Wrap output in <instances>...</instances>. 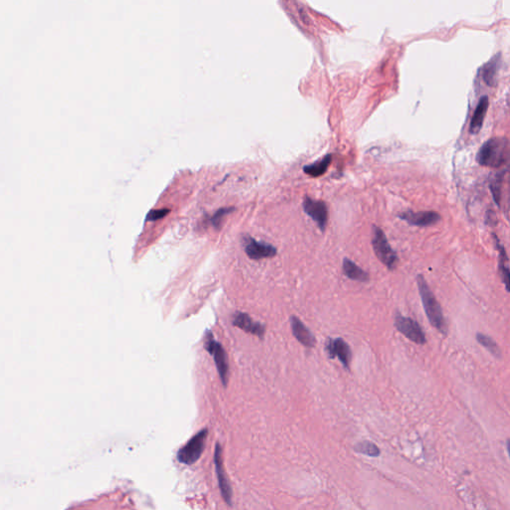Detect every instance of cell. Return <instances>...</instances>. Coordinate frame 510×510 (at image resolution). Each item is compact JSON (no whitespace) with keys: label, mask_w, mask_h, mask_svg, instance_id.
Wrapping results in <instances>:
<instances>
[{"label":"cell","mask_w":510,"mask_h":510,"mask_svg":"<svg viewBox=\"0 0 510 510\" xmlns=\"http://www.w3.org/2000/svg\"><path fill=\"white\" fill-rule=\"evenodd\" d=\"M417 283L419 287V292L421 295V299L423 302V306L426 312V315L430 321V323L443 335L448 334V324L445 320V316L443 313V309L431 290L428 282L425 277L420 274L417 277Z\"/></svg>","instance_id":"1"},{"label":"cell","mask_w":510,"mask_h":510,"mask_svg":"<svg viewBox=\"0 0 510 510\" xmlns=\"http://www.w3.org/2000/svg\"><path fill=\"white\" fill-rule=\"evenodd\" d=\"M477 161L484 167L498 169L509 161V141L507 138H493L483 145Z\"/></svg>","instance_id":"2"},{"label":"cell","mask_w":510,"mask_h":510,"mask_svg":"<svg viewBox=\"0 0 510 510\" xmlns=\"http://www.w3.org/2000/svg\"><path fill=\"white\" fill-rule=\"evenodd\" d=\"M372 245L379 260L385 264L389 270H394L399 261L398 255L390 246L385 232L376 225H373L372 228Z\"/></svg>","instance_id":"3"},{"label":"cell","mask_w":510,"mask_h":510,"mask_svg":"<svg viewBox=\"0 0 510 510\" xmlns=\"http://www.w3.org/2000/svg\"><path fill=\"white\" fill-rule=\"evenodd\" d=\"M207 435L208 431L207 429H204L193 436L188 443L177 452V461L187 466L195 464L200 459L204 451Z\"/></svg>","instance_id":"4"},{"label":"cell","mask_w":510,"mask_h":510,"mask_svg":"<svg viewBox=\"0 0 510 510\" xmlns=\"http://www.w3.org/2000/svg\"><path fill=\"white\" fill-rule=\"evenodd\" d=\"M205 349L207 350V352L210 355L213 356V360L216 365L220 380H221L223 386L226 387L227 382H228V374H229L227 355H226V352L223 349L222 345L214 340L212 333H208L206 336Z\"/></svg>","instance_id":"5"},{"label":"cell","mask_w":510,"mask_h":510,"mask_svg":"<svg viewBox=\"0 0 510 510\" xmlns=\"http://www.w3.org/2000/svg\"><path fill=\"white\" fill-rule=\"evenodd\" d=\"M394 324L396 329L412 342L419 345H424L427 343L425 332L416 320L405 317L401 313L397 312Z\"/></svg>","instance_id":"6"},{"label":"cell","mask_w":510,"mask_h":510,"mask_svg":"<svg viewBox=\"0 0 510 510\" xmlns=\"http://www.w3.org/2000/svg\"><path fill=\"white\" fill-rule=\"evenodd\" d=\"M325 351L329 359L338 358L343 367L349 370L352 352L350 346L343 338H328L325 344Z\"/></svg>","instance_id":"7"},{"label":"cell","mask_w":510,"mask_h":510,"mask_svg":"<svg viewBox=\"0 0 510 510\" xmlns=\"http://www.w3.org/2000/svg\"><path fill=\"white\" fill-rule=\"evenodd\" d=\"M303 208L318 225L321 231H325L328 223V207L322 200H315L309 196H305L303 200Z\"/></svg>","instance_id":"8"},{"label":"cell","mask_w":510,"mask_h":510,"mask_svg":"<svg viewBox=\"0 0 510 510\" xmlns=\"http://www.w3.org/2000/svg\"><path fill=\"white\" fill-rule=\"evenodd\" d=\"M244 250L247 256L253 260L271 258L276 255V248L266 242L257 241L252 237L244 238Z\"/></svg>","instance_id":"9"},{"label":"cell","mask_w":510,"mask_h":510,"mask_svg":"<svg viewBox=\"0 0 510 510\" xmlns=\"http://www.w3.org/2000/svg\"><path fill=\"white\" fill-rule=\"evenodd\" d=\"M402 220L415 226H431L441 220V215L436 211H420L414 212L412 210L404 211L398 215Z\"/></svg>","instance_id":"10"},{"label":"cell","mask_w":510,"mask_h":510,"mask_svg":"<svg viewBox=\"0 0 510 510\" xmlns=\"http://www.w3.org/2000/svg\"><path fill=\"white\" fill-rule=\"evenodd\" d=\"M214 464H215V470H216V475H217V479H218V485H219L221 496H222L223 500L225 501V503L227 505L231 506L232 490L230 488V485L228 483L227 477H226V475L224 473V470H223L222 458H221V448H220V446L218 444H216V448H215Z\"/></svg>","instance_id":"11"},{"label":"cell","mask_w":510,"mask_h":510,"mask_svg":"<svg viewBox=\"0 0 510 510\" xmlns=\"http://www.w3.org/2000/svg\"><path fill=\"white\" fill-rule=\"evenodd\" d=\"M232 324L244 330L245 332L253 334L260 338H262L265 334V327L262 324L255 322L249 315L245 313L240 312L235 313L232 318Z\"/></svg>","instance_id":"12"},{"label":"cell","mask_w":510,"mask_h":510,"mask_svg":"<svg viewBox=\"0 0 510 510\" xmlns=\"http://www.w3.org/2000/svg\"><path fill=\"white\" fill-rule=\"evenodd\" d=\"M291 330L294 337L305 347L313 348L316 345V338L306 325L296 316L290 318Z\"/></svg>","instance_id":"13"},{"label":"cell","mask_w":510,"mask_h":510,"mask_svg":"<svg viewBox=\"0 0 510 510\" xmlns=\"http://www.w3.org/2000/svg\"><path fill=\"white\" fill-rule=\"evenodd\" d=\"M488 109H489V97L484 96L481 98V100L476 108V111L474 113V116L472 118V121H471L470 133L472 135H477L480 133V131L484 125V121H485Z\"/></svg>","instance_id":"14"},{"label":"cell","mask_w":510,"mask_h":510,"mask_svg":"<svg viewBox=\"0 0 510 510\" xmlns=\"http://www.w3.org/2000/svg\"><path fill=\"white\" fill-rule=\"evenodd\" d=\"M343 271L344 274L352 280L360 282L369 281V274L348 258H345L343 261Z\"/></svg>","instance_id":"15"},{"label":"cell","mask_w":510,"mask_h":510,"mask_svg":"<svg viewBox=\"0 0 510 510\" xmlns=\"http://www.w3.org/2000/svg\"><path fill=\"white\" fill-rule=\"evenodd\" d=\"M331 163H332V155H326L323 159H321L311 165L305 166L303 168V170L305 173H307L308 175H310L312 177H318V176L323 175L327 171Z\"/></svg>","instance_id":"16"},{"label":"cell","mask_w":510,"mask_h":510,"mask_svg":"<svg viewBox=\"0 0 510 510\" xmlns=\"http://www.w3.org/2000/svg\"><path fill=\"white\" fill-rule=\"evenodd\" d=\"M497 240V247L498 249L500 250V271H501V275H502V279L506 285V288L507 290L509 291V281H510V267H509V258H508V255H507V252H506V249H505V246L501 243V241L499 240V238L496 236H494Z\"/></svg>","instance_id":"17"},{"label":"cell","mask_w":510,"mask_h":510,"mask_svg":"<svg viewBox=\"0 0 510 510\" xmlns=\"http://www.w3.org/2000/svg\"><path fill=\"white\" fill-rule=\"evenodd\" d=\"M500 64H501V56L499 54L498 56L494 57L490 62H488L485 65L483 77H484L485 82L489 86H495L496 78H497V75H498Z\"/></svg>","instance_id":"18"},{"label":"cell","mask_w":510,"mask_h":510,"mask_svg":"<svg viewBox=\"0 0 510 510\" xmlns=\"http://www.w3.org/2000/svg\"><path fill=\"white\" fill-rule=\"evenodd\" d=\"M476 338H477V341L483 347H485L494 357H496L498 359H501L503 357V354H502V351H501L499 345L492 337H490L489 335H486L484 333H477Z\"/></svg>","instance_id":"19"},{"label":"cell","mask_w":510,"mask_h":510,"mask_svg":"<svg viewBox=\"0 0 510 510\" xmlns=\"http://www.w3.org/2000/svg\"><path fill=\"white\" fill-rule=\"evenodd\" d=\"M506 171L496 173L494 175V178L491 180V190L494 195V199L496 200L497 204L501 206V197H502V187H503V181L505 177Z\"/></svg>","instance_id":"20"},{"label":"cell","mask_w":510,"mask_h":510,"mask_svg":"<svg viewBox=\"0 0 510 510\" xmlns=\"http://www.w3.org/2000/svg\"><path fill=\"white\" fill-rule=\"evenodd\" d=\"M354 449L357 453L369 457H379L381 454V451L378 448V446L370 441L360 442L355 446Z\"/></svg>","instance_id":"21"},{"label":"cell","mask_w":510,"mask_h":510,"mask_svg":"<svg viewBox=\"0 0 510 510\" xmlns=\"http://www.w3.org/2000/svg\"><path fill=\"white\" fill-rule=\"evenodd\" d=\"M233 209H234L233 207H230V208H229V207H223V208L218 209V210H217V211L213 214V216L211 217V220H210V221H211V224L213 225V227H215V228L220 227L221 222H222V220H223V217H224L226 214L230 213V212H231V210H233Z\"/></svg>","instance_id":"22"},{"label":"cell","mask_w":510,"mask_h":510,"mask_svg":"<svg viewBox=\"0 0 510 510\" xmlns=\"http://www.w3.org/2000/svg\"><path fill=\"white\" fill-rule=\"evenodd\" d=\"M170 213V209L162 208V209H152L147 215V221H155L159 220Z\"/></svg>","instance_id":"23"}]
</instances>
